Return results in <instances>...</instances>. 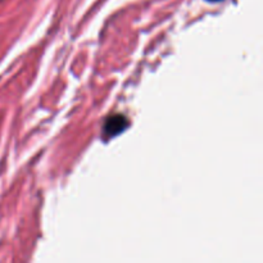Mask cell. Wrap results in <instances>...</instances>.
Here are the masks:
<instances>
[{"label":"cell","mask_w":263,"mask_h":263,"mask_svg":"<svg viewBox=\"0 0 263 263\" xmlns=\"http://www.w3.org/2000/svg\"><path fill=\"white\" fill-rule=\"evenodd\" d=\"M128 122L126 120V117L120 115L112 116L107 120L104 127H103V131H104L105 136L108 138H113V136L118 135L120 133H122L126 127H127Z\"/></svg>","instance_id":"6da1fadb"},{"label":"cell","mask_w":263,"mask_h":263,"mask_svg":"<svg viewBox=\"0 0 263 263\" xmlns=\"http://www.w3.org/2000/svg\"><path fill=\"white\" fill-rule=\"evenodd\" d=\"M208 2H213V3H216V2H221V0H208Z\"/></svg>","instance_id":"7a4b0ae2"}]
</instances>
